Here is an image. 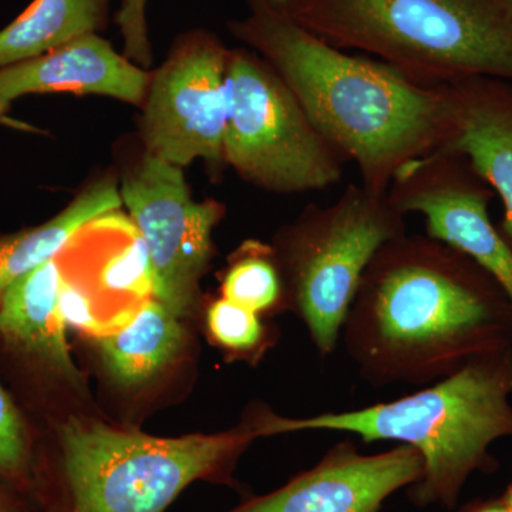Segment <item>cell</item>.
<instances>
[{
	"mask_svg": "<svg viewBox=\"0 0 512 512\" xmlns=\"http://www.w3.org/2000/svg\"><path fill=\"white\" fill-rule=\"evenodd\" d=\"M340 336L367 382L423 386L512 348V306L463 252L403 234L373 256Z\"/></svg>",
	"mask_w": 512,
	"mask_h": 512,
	"instance_id": "obj_1",
	"label": "cell"
},
{
	"mask_svg": "<svg viewBox=\"0 0 512 512\" xmlns=\"http://www.w3.org/2000/svg\"><path fill=\"white\" fill-rule=\"evenodd\" d=\"M229 22L239 42L271 64L363 187L389 194L407 165L439 150L446 134L441 86L424 87L380 60L343 52L266 0Z\"/></svg>",
	"mask_w": 512,
	"mask_h": 512,
	"instance_id": "obj_2",
	"label": "cell"
},
{
	"mask_svg": "<svg viewBox=\"0 0 512 512\" xmlns=\"http://www.w3.org/2000/svg\"><path fill=\"white\" fill-rule=\"evenodd\" d=\"M512 348L471 360L453 375L389 403L306 419L254 413L261 437L306 430L346 431L366 443L397 441L419 451L423 473L409 487L419 507L454 508L468 478L491 473L490 448L512 437Z\"/></svg>",
	"mask_w": 512,
	"mask_h": 512,
	"instance_id": "obj_3",
	"label": "cell"
},
{
	"mask_svg": "<svg viewBox=\"0 0 512 512\" xmlns=\"http://www.w3.org/2000/svg\"><path fill=\"white\" fill-rule=\"evenodd\" d=\"M285 12L424 87L473 76L512 82V0H292Z\"/></svg>",
	"mask_w": 512,
	"mask_h": 512,
	"instance_id": "obj_4",
	"label": "cell"
},
{
	"mask_svg": "<svg viewBox=\"0 0 512 512\" xmlns=\"http://www.w3.org/2000/svg\"><path fill=\"white\" fill-rule=\"evenodd\" d=\"M255 420L217 434L160 439L70 419L60 427L57 498L47 512H164L198 480H228L258 439Z\"/></svg>",
	"mask_w": 512,
	"mask_h": 512,
	"instance_id": "obj_5",
	"label": "cell"
},
{
	"mask_svg": "<svg viewBox=\"0 0 512 512\" xmlns=\"http://www.w3.org/2000/svg\"><path fill=\"white\" fill-rule=\"evenodd\" d=\"M406 234L389 194L350 184L338 200L305 208L275 249L289 302L322 357L332 355L373 256Z\"/></svg>",
	"mask_w": 512,
	"mask_h": 512,
	"instance_id": "obj_6",
	"label": "cell"
},
{
	"mask_svg": "<svg viewBox=\"0 0 512 512\" xmlns=\"http://www.w3.org/2000/svg\"><path fill=\"white\" fill-rule=\"evenodd\" d=\"M225 89L224 163L242 180L276 194L339 183L345 161L258 53L229 49Z\"/></svg>",
	"mask_w": 512,
	"mask_h": 512,
	"instance_id": "obj_7",
	"label": "cell"
},
{
	"mask_svg": "<svg viewBox=\"0 0 512 512\" xmlns=\"http://www.w3.org/2000/svg\"><path fill=\"white\" fill-rule=\"evenodd\" d=\"M229 49L207 30L175 40L165 62L151 72L140 131L150 156L184 168L194 161L224 163Z\"/></svg>",
	"mask_w": 512,
	"mask_h": 512,
	"instance_id": "obj_8",
	"label": "cell"
},
{
	"mask_svg": "<svg viewBox=\"0 0 512 512\" xmlns=\"http://www.w3.org/2000/svg\"><path fill=\"white\" fill-rule=\"evenodd\" d=\"M120 197L150 252L153 298L177 318L187 316L197 303L212 255V232L224 217V205L195 201L183 168L146 151L124 174Z\"/></svg>",
	"mask_w": 512,
	"mask_h": 512,
	"instance_id": "obj_9",
	"label": "cell"
},
{
	"mask_svg": "<svg viewBox=\"0 0 512 512\" xmlns=\"http://www.w3.org/2000/svg\"><path fill=\"white\" fill-rule=\"evenodd\" d=\"M494 195L466 158L444 150L407 165L389 190L400 214L423 215L427 235L473 259L512 306V247L491 221Z\"/></svg>",
	"mask_w": 512,
	"mask_h": 512,
	"instance_id": "obj_10",
	"label": "cell"
},
{
	"mask_svg": "<svg viewBox=\"0 0 512 512\" xmlns=\"http://www.w3.org/2000/svg\"><path fill=\"white\" fill-rule=\"evenodd\" d=\"M421 473L423 460L416 448L399 444L365 456L346 440L284 487L229 512H379L390 495L412 487Z\"/></svg>",
	"mask_w": 512,
	"mask_h": 512,
	"instance_id": "obj_11",
	"label": "cell"
},
{
	"mask_svg": "<svg viewBox=\"0 0 512 512\" xmlns=\"http://www.w3.org/2000/svg\"><path fill=\"white\" fill-rule=\"evenodd\" d=\"M150 76V70L121 55L104 37H80L0 69V124L30 130L9 117L12 104L29 94H92L141 106Z\"/></svg>",
	"mask_w": 512,
	"mask_h": 512,
	"instance_id": "obj_12",
	"label": "cell"
},
{
	"mask_svg": "<svg viewBox=\"0 0 512 512\" xmlns=\"http://www.w3.org/2000/svg\"><path fill=\"white\" fill-rule=\"evenodd\" d=\"M446 134L439 150L466 158L503 204L501 234L512 247V82L473 76L441 86Z\"/></svg>",
	"mask_w": 512,
	"mask_h": 512,
	"instance_id": "obj_13",
	"label": "cell"
},
{
	"mask_svg": "<svg viewBox=\"0 0 512 512\" xmlns=\"http://www.w3.org/2000/svg\"><path fill=\"white\" fill-rule=\"evenodd\" d=\"M63 269L53 258L10 286L0 299V343L30 365L73 386L82 383L59 308Z\"/></svg>",
	"mask_w": 512,
	"mask_h": 512,
	"instance_id": "obj_14",
	"label": "cell"
},
{
	"mask_svg": "<svg viewBox=\"0 0 512 512\" xmlns=\"http://www.w3.org/2000/svg\"><path fill=\"white\" fill-rule=\"evenodd\" d=\"M116 181L90 185L69 207L36 227L0 234V299L20 278L57 258L77 232L120 207Z\"/></svg>",
	"mask_w": 512,
	"mask_h": 512,
	"instance_id": "obj_15",
	"label": "cell"
},
{
	"mask_svg": "<svg viewBox=\"0 0 512 512\" xmlns=\"http://www.w3.org/2000/svg\"><path fill=\"white\" fill-rule=\"evenodd\" d=\"M184 338L180 318L148 298L120 329L100 336L99 348L111 379L120 386L137 387L173 362Z\"/></svg>",
	"mask_w": 512,
	"mask_h": 512,
	"instance_id": "obj_16",
	"label": "cell"
},
{
	"mask_svg": "<svg viewBox=\"0 0 512 512\" xmlns=\"http://www.w3.org/2000/svg\"><path fill=\"white\" fill-rule=\"evenodd\" d=\"M109 23V0H33L0 30V69L33 59Z\"/></svg>",
	"mask_w": 512,
	"mask_h": 512,
	"instance_id": "obj_17",
	"label": "cell"
},
{
	"mask_svg": "<svg viewBox=\"0 0 512 512\" xmlns=\"http://www.w3.org/2000/svg\"><path fill=\"white\" fill-rule=\"evenodd\" d=\"M222 298L264 315L289 302L275 249L249 242L229 264L222 279Z\"/></svg>",
	"mask_w": 512,
	"mask_h": 512,
	"instance_id": "obj_18",
	"label": "cell"
},
{
	"mask_svg": "<svg viewBox=\"0 0 512 512\" xmlns=\"http://www.w3.org/2000/svg\"><path fill=\"white\" fill-rule=\"evenodd\" d=\"M35 460L25 417L0 383V480L28 495Z\"/></svg>",
	"mask_w": 512,
	"mask_h": 512,
	"instance_id": "obj_19",
	"label": "cell"
},
{
	"mask_svg": "<svg viewBox=\"0 0 512 512\" xmlns=\"http://www.w3.org/2000/svg\"><path fill=\"white\" fill-rule=\"evenodd\" d=\"M100 286L117 295L153 298L154 271L144 239L134 228L130 242L109 256L101 266Z\"/></svg>",
	"mask_w": 512,
	"mask_h": 512,
	"instance_id": "obj_20",
	"label": "cell"
},
{
	"mask_svg": "<svg viewBox=\"0 0 512 512\" xmlns=\"http://www.w3.org/2000/svg\"><path fill=\"white\" fill-rule=\"evenodd\" d=\"M212 339L232 355L254 356L264 348L266 328L261 315L221 298L207 311Z\"/></svg>",
	"mask_w": 512,
	"mask_h": 512,
	"instance_id": "obj_21",
	"label": "cell"
},
{
	"mask_svg": "<svg viewBox=\"0 0 512 512\" xmlns=\"http://www.w3.org/2000/svg\"><path fill=\"white\" fill-rule=\"evenodd\" d=\"M150 0H121L116 23L124 43V56L147 69L153 64V47L148 32L147 6Z\"/></svg>",
	"mask_w": 512,
	"mask_h": 512,
	"instance_id": "obj_22",
	"label": "cell"
},
{
	"mask_svg": "<svg viewBox=\"0 0 512 512\" xmlns=\"http://www.w3.org/2000/svg\"><path fill=\"white\" fill-rule=\"evenodd\" d=\"M59 308L62 312L66 326L92 333V335H107V328L97 318L94 312L92 299L86 291L63 274L62 286H60Z\"/></svg>",
	"mask_w": 512,
	"mask_h": 512,
	"instance_id": "obj_23",
	"label": "cell"
},
{
	"mask_svg": "<svg viewBox=\"0 0 512 512\" xmlns=\"http://www.w3.org/2000/svg\"><path fill=\"white\" fill-rule=\"evenodd\" d=\"M23 497L25 494L0 480V512H35Z\"/></svg>",
	"mask_w": 512,
	"mask_h": 512,
	"instance_id": "obj_24",
	"label": "cell"
},
{
	"mask_svg": "<svg viewBox=\"0 0 512 512\" xmlns=\"http://www.w3.org/2000/svg\"><path fill=\"white\" fill-rule=\"evenodd\" d=\"M460 512H512V510L504 503L503 498H491V500L471 503Z\"/></svg>",
	"mask_w": 512,
	"mask_h": 512,
	"instance_id": "obj_25",
	"label": "cell"
},
{
	"mask_svg": "<svg viewBox=\"0 0 512 512\" xmlns=\"http://www.w3.org/2000/svg\"><path fill=\"white\" fill-rule=\"evenodd\" d=\"M266 2H268L269 5L275 6V8L285 10L292 0H266Z\"/></svg>",
	"mask_w": 512,
	"mask_h": 512,
	"instance_id": "obj_26",
	"label": "cell"
},
{
	"mask_svg": "<svg viewBox=\"0 0 512 512\" xmlns=\"http://www.w3.org/2000/svg\"><path fill=\"white\" fill-rule=\"evenodd\" d=\"M501 498H503L504 503L512 510V483L508 485L507 490H505V493Z\"/></svg>",
	"mask_w": 512,
	"mask_h": 512,
	"instance_id": "obj_27",
	"label": "cell"
}]
</instances>
